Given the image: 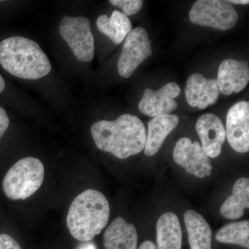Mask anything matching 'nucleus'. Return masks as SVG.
I'll list each match as a JSON object with an SVG mask.
<instances>
[{
	"instance_id": "nucleus-25",
	"label": "nucleus",
	"mask_w": 249,
	"mask_h": 249,
	"mask_svg": "<svg viewBox=\"0 0 249 249\" xmlns=\"http://www.w3.org/2000/svg\"><path fill=\"white\" fill-rule=\"evenodd\" d=\"M77 249H97L92 242H85L80 244Z\"/></svg>"
},
{
	"instance_id": "nucleus-24",
	"label": "nucleus",
	"mask_w": 249,
	"mask_h": 249,
	"mask_svg": "<svg viewBox=\"0 0 249 249\" xmlns=\"http://www.w3.org/2000/svg\"><path fill=\"white\" fill-rule=\"evenodd\" d=\"M139 249H158L157 246L152 241L147 240L142 242Z\"/></svg>"
},
{
	"instance_id": "nucleus-12",
	"label": "nucleus",
	"mask_w": 249,
	"mask_h": 249,
	"mask_svg": "<svg viewBox=\"0 0 249 249\" xmlns=\"http://www.w3.org/2000/svg\"><path fill=\"white\" fill-rule=\"evenodd\" d=\"M217 82L219 91L223 94L229 96L240 92L249 82L248 62L224 60L219 65Z\"/></svg>"
},
{
	"instance_id": "nucleus-14",
	"label": "nucleus",
	"mask_w": 249,
	"mask_h": 249,
	"mask_svg": "<svg viewBox=\"0 0 249 249\" xmlns=\"http://www.w3.org/2000/svg\"><path fill=\"white\" fill-rule=\"evenodd\" d=\"M137 229L121 217L114 219L103 235L106 249H137Z\"/></svg>"
},
{
	"instance_id": "nucleus-19",
	"label": "nucleus",
	"mask_w": 249,
	"mask_h": 249,
	"mask_svg": "<svg viewBox=\"0 0 249 249\" xmlns=\"http://www.w3.org/2000/svg\"><path fill=\"white\" fill-rule=\"evenodd\" d=\"M96 26L98 30L109 37L116 45H119L132 30V23L124 13L114 10L109 18L103 15L98 18Z\"/></svg>"
},
{
	"instance_id": "nucleus-22",
	"label": "nucleus",
	"mask_w": 249,
	"mask_h": 249,
	"mask_svg": "<svg viewBox=\"0 0 249 249\" xmlns=\"http://www.w3.org/2000/svg\"><path fill=\"white\" fill-rule=\"evenodd\" d=\"M0 249H22L17 241L7 234H0Z\"/></svg>"
},
{
	"instance_id": "nucleus-1",
	"label": "nucleus",
	"mask_w": 249,
	"mask_h": 249,
	"mask_svg": "<svg viewBox=\"0 0 249 249\" xmlns=\"http://www.w3.org/2000/svg\"><path fill=\"white\" fill-rule=\"evenodd\" d=\"M91 133L99 150L120 160L140 153L146 142L145 125L137 116L129 114H123L114 121L95 123Z\"/></svg>"
},
{
	"instance_id": "nucleus-27",
	"label": "nucleus",
	"mask_w": 249,
	"mask_h": 249,
	"mask_svg": "<svg viewBox=\"0 0 249 249\" xmlns=\"http://www.w3.org/2000/svg\"><path fill=\"white\" fill-rule=\"evenodd\" d=\"M5 86H6V84H5L4 78L0 75V93L4 91Z\"/></svg>"
},
{
	"instance_id": "nucleus-17",
	"label": "nucleus",
	"mask_w": 249,
	"mask_h": 249,
	"mask_svg": "<svg viewBox=\"0 0 249 249\" xmlns=\"http://www.w3.org/2000/svg\"><path fill=\"white\" fill-rule=\"evenodd\" d=\"M182 232L176 214L165 213L157 223L158 249H181Z\"/></svg>"
},
{
	"instance_id": "nucleus-15",
	"label": "nucleus",
	"mask_w": 249,
	"mask_h": 249,
	"mask_svg": "<svg viewBox=\"0 0 249 249\" xmlns=\"http://www.w3.org/2000/svg\"><path fill=\"white\" fill-rule=\"evenodd\" d=\"M179 122L177 115L167 114L156 116L148 124V134L145 145V154L149 157L156 155L165 139L176 128Z\"/></svg>"
},
{
	"instance_id": "nucleus-9",
	"label": "nucleus",
	"mask_w": 249,
	"mask_h": 249,
	"mask_svg": "<svg viewBox=\"0 0 249 249\" xmlns=\"http://www.w3.org/2000/svg\"><path fill=\"white\" fill-rule=\"evenodd\" d=\"M181 93V89L177 83H168L157 91L145 90L139 104L141 112L150 117L167 115L178 109V104L175 98Z\"/></svg>"
},
{
	"instance_id": "nucleus-5",
	"label": "nucleus",
	"mask_w": 249,
	"mask_h": 249,
	"mask_svg": "<svg viewBox=\"0 0 249 249\" xmlns=\"http://www.w3.org/2000/svg\"><path fill=\"white\" fill-rule=\"evenodd\" d=\"M189 18L193 24L227 31L235 27L238 15L229 1L199 0L192 6Z\"/></svg>"
},
{
	"instance_id": "nucleus-4",
	"label": "nucleus",
	"mask_w": 249,
	"mask_h": 249,
	"mask_svg": "<svg viewBox=\"0 0 249 249\" xmlns=\"http://www.w3.org/2000/svg\"><path fill=\"white\" fill-rule=\"evenodd\" d=\"M45 167L38 159L26 157L18 160L9 170L3 180L5 195L12 200L27 199L43 183Z\"/></svg>"
},
{
	"instance_id": "nucleus-21",
	"label": "nucleus",
	"mask_w": 249,
	"mask_h": 249,
	"mask_svg": "<svg viewBox=\"0 0 249 249\" xmlns=\"http://www.w3.org/2000/svg\"><path fill=\"white\" fill-rule=\"evenodd\" d=\"M109 2L113 6L121 8L126 16L139 13L143 4L142 0H110Z\"/></svg>"
},
{
	"instance_id": "nucleus-20",
	"label": "nucleus",
	"mask_w": 249,
	"mask_h": 249,
	"mask_svg": "<svg viewBox=\"0 0 249 249\" xmlns=\"http://www.w3.org/2000/svg\"><path fill=\"white\" fill-rule=\"evenodd\" d=\"M216 240L221 243L238 245L249 249V221L231 223L224 226L216 234Z\"/></svg>"
},
{
	"instance_id": "nucleus-3",
	"label": "nucleus",
	"mask_w": 249,
	"mask_h": 249,
	"mask_svg": "<svg viewBox=\"0 0 249 249\" xmlns=\"http://www.w3.org/2000/svg\"><path fill=\"white\" fill-rule=\"evenodd\" d=\"M0 64L13 76L26 80L40 79L52 70L48 57L38 44L21 36L0 42Z\"/></svg>"
},
{
	"instance_id": "nucleus-11",
	"label": "nucleus",
	"mask_w": 249,
	"mask_h": 249,
	"mask_svg": "<svg viewBox=\"0 0 249 249\" xmlns=\"http://www.w3.org/2000/svg\"><path fill=\"white\" fill-rule=\"evenodd\" d=\"M196 131L208 157L216 158L220 155L226 139V130L218 116L211 113L203 114L196 121Z\"/></svg>"
},
{
	"instance_id": "nucleus-8",
	"label": "nucleus",
	"mask_w": 249,
	"mask_h": 249,
	"mask_svg": "<svg viewBox=\"0 0 249 249\" xmlns=\"http://www.w3.org/2000/svg\"><path fill=\"white\" fill-rule=\"evenodd\" d=\"M173 159L190 175L200 178L211 176L212 163L198 142H192L186 137L180 139L174 148Z\"/></svg>"
},
{
	"instance_id": "nucleus-6",
	"label": "nucleus",
	"mask_w": 249,
	"mask_h": 249,
	"mask_svg": "<svg viewBox=\"0 0 249 249\" xmlns=\"http://www.w3.org/2000/svg\"><path fill=\"white\" fill-rule=\"evenodd\" d=\"M60 34L78 60L88 62L94 55V38L91 22L85 17L65 16L60 22Z\"/></svg>"
},
{
	"instance_id": "nucleus-2",
	"label": "nucleus",
	"mask_w": 249,
	"mask_h": 249,
	"mask_svg": "<svg viewBox=\"0 0 249 249\" xmlns=\"http://www.w3.org/2000/svg\"><path fill=\"white\" fill-rule=\"evenodd\" d=\"M110 209L107 198L101 192L87 190L72 201L67 225L73 238L89 242L107 226Z\"/></svg>"
},
{
	"instance_id": "nucleus-7",
	"label": "nucleus",
	"mask_w": 249,
	"mask_h": 249,
	"mask_svg": "<svg viewBox=\"0 0 249 249\" xmlns=\"http://www.w3.org/2000/svg\"><path fill=\"white\" fill-rule=\"evenodd\" d=\"M151 54L152 47L147 31L140 27L132 29L126 37L118 60V71L120 76L124 78L132 76L137 67Z\"/></svg>"
},
{
	"instance_id": "nucleus-13",
	"label": "nucleus",
	"mask_w": 249,
	"mask_h": 249,
	"mask_svg": "<svg viewBox=\"0 0 249 249\" xmlns=\"http://www.w3.org/2000/svg\"><path fill=\"white\" fill-rule=\"evenodd\" d=\"M185 95L191 107L206 109L215 104L219 98L217 80L207 79L200 73H193L187 80Z\"/></svg>"
},
{
	"instance_id": "nucleus-23",
	"label": "nucleus",
	"mask_w": 249,
	"mask_h": 249,
	"mask_svg": "<svg viewBox=\"0 0 249 249\" xmlns=\"http://www.w3.org/2000/svg\"><path fill=\"white\" fill-rule=\"evenodd\" d=\"M9 125V119L4 108L0 107V139L4 135Z\"/></svg>"
},
{
	"instance_id": "nucleus-18",
	"label": "nucleus",
	"mask_w": 249,
	"mask_h": 249,
	"mask_svg": "<svg viewBox=\"0 0 249 249\" xmlns=\"http://www.w3.org/2000/svg\"><path fill=\"white\" fill-rule=\"evenodd\" d=\"M249 208V179L240 178L236 181L232 196L223 203L220 213L229 219H238L243 216L246 209Z\"/></svg>"
},
{
	"instance_id": "nucleus-16",
	"label": "nucleus",
	"mask_w": 249,
	"mask_h": 249,
	"mask_svg": "<svg viewBox=\"0 0 249 249\" xmlns=\"http://www.w3.org/2000/svg\"><path fill=\"white\" fill-rule=\"evenodd\" d=\"M191 249H212V231L202 215L193 210L184 214Z\"/></svg>"
},
{
	"instance_id": "nucleus-26",
	"label": "nucleus",
	"mask_w": 249,
	"mask_h": 249,
	"mask_svg": "<svg viewBox=\"0 0 249 249\" xmlns=\"http://www.w3.org/2000/svg\"><path fill=\"white\" fill-rule=\"evenodd\" d=\"M229 3H233V4H248L249 1L248 0H231V1H229Z\"/></svg>"
},
{
	"instance_id": "nucleus-10",
	"label": "nucleus",
	"mask_w": 249,
	"mask_h": 249,
	"mask_svg": "<svg viewBox=\"0 0 249 249\" xmlns=\"http://www.w3.org/2000/svg\"><path fill=\"white\" fill-rule=\"evenodd\" d=\"M226 137L231 146L239 153L249 150V103L241 101L229 109Z\"/></svg>"
}]
</instances>
